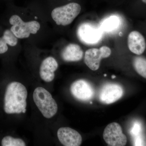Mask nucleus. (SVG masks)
<instances>
[{
	"label": "nucleus",
	"mask_w": 146,
	"mask_h": 146,
	"mask_svg": "<svg viewBox=\"0 0 146 146\" xmlns=\"http://www.w3.org/2000/svg\"><path fill=\"white\" fill-rule=\"evenodd\" d=\"M27 88L21 82L13 81L7 84L3 98V110L6 114L12 115L26 112Z\"/></svg>",
	"instance_id": "nucleus-1"
},
{
	"label": "nucleus",
	"mask_w": 146,
	"mask_h": 146,
	"mask_svg": "<svg viewBox=\"0 0 146 146\" xmlns=\"http://www.w3.org/2000/svg\"><path fill=\"white\" fill-rule=\"evenodd\" d=\"M33 99L36 106L44 117L50 119L57 113L58 105L51 94L42 87L35 89Z\"/></svg>",
	"instance_id": "nucleus-2"
},
{
	"label": "nucleus",
	"mask_w": 146,
	"mask_h": 146,
	"mask_svg": "<svg viewBox=\"0 0 146 146\" xmlns=\"http://www.w3.org/2000/svg\"><path fill=\"white\" fill-rule=\"evenodd\" d=\"M81 10V6L78 3H70L54 9L52 11V18L58 25L65 26L72 23Z\"/></svg>",
	"instance_id": "nucleus-3"
},
{
	"label": "nucleus",
	"mask_w": 146,
	"mask_h": 146,
	"mask_svg": "<svg viewBox=\"0 0 146 146\" xmlns=\"http://www.w3.org/2000/svg\"><path fill=\"white\" fill-rule=\"evenodd\" d=\"M10 29L18 39L27 38L31 34H35L40 28V25L36 21L24 22L20 16L13 15L10 17Z\"/></svg>",
	"instance_id": "nucleus-4"
},
{
	"label": "nucleus",
	"mask_w": 146,
	"mask_h": 146,
	"mask_svg": "<svg viewBox=\"0 0 146 146\" xmlns=\"http://www.w3.org/2000/svg\"><path fill=\"white\" fill-rule=\"evenodd\" d=\"M78 39L83 44L87 45L96 44L100 41L102 33L99 27L90 23H84L77 30Z\"/></svg>",
	"instance_id": "nucleus-5"
},
{
	"label": "nucleus",
	"mask_w": 146,
	"mask_h": 146,
	"mask_svg": "<svg viewBox=\"0 0 146 146\" xmlns=\"http://www.w3.org/2000/svg\"><path fill=\"white\" fill-rule=\"evenodd\" d=\"M103 136L106 143L109 146H125L127 142L126 136L123 133L121 125L117 123L108 124L105 129Z\"/></svg>",
	"instance_id": "nucleus-6"
},
{
	"label": "nucleus",
	"mask_w": 146,
	"mask_h": 146,
	"mask_svg": "<svg viewBox=\"0 0 146 146\" xmlns=\"http://www.w3.org/2000/svg\"><path fill=\"white\" fill-rule=\"evenodd\" d=\"M111 53L110 49L106 46H102L99 49H89L85 53L84 62L89 69L96 71L99 68L102 59L109 57Z\"/></svg>",
	"instance_id": "nucleus-7"
},
{
	"label": "nucleus",
	"mask_w": 146,
	"mask_h": 146,
	"mask_svg": "<svg viewBox=\"0 0 146 146\" xmlns=\"http://www.w3.org/2000/svg\"><path fill=\"white\" fill-rule=\"evenodd\" d=\"M71 94L80 101H88L94 97L95 91L93 86L86 80H79L73 82L70 87Z\"/></svg>",
	"instance_id": "nucleus-8"
},
{
	"label": "nucleus",
	"mask_w": 146,
	"mask_h": 146,
	"mask_svg": "<svg viewBox=\"0 0 146 146\" xmlns=\"http://www.w3.org/2000/svg\"><path fill=\"white\" fill-rule=\"evenodd\" d=\"M123 89L117 84L108 83L103 86L100 92L99 99L104 104L115 103L123 96Z\"/></svg>",
	"instance_id": "nucleus-9"
},
{
	"label": "nucleus",
	"mask_w": 146,
	"mask_h": 146,
	"mask_svg": "<svg viewBox=\"0 0 146 146\" xmlns=\"http://www.w3.org/2000/svg\"><path fill=\"white\" fill-rule=\"evenodd\" d=\"M57 136L60 143L65 146H79L82 142L80 133L70 127H60L58 130Z\"/></svg>",
	"instance_id": "nucleus-10"
},
{
	"label": "nucleus",
	"mask_w": 146,
	"mask_h": 146,
	"mask_svg": "<svg viewBox=\"0 0 146 146\" xmlns=\"http://www.w3.org/2000/svg\"><path fill=\"white\" fill-rule=\"evenodd\" d=\"M58 63L54 58L49 56L42 61L39 69V75L42 80L51 82L55 77L54 72L58 68Z\"/></svg>",
	"instance_id": "nucleus-11"
},
{
	"label": "nucleus",
	"mask_w": 146,
	"mask_h": 146,
	"mask_svg": "<svg viewBox=\"0 0 146 146\" xmlns=\"http://www.w3.org/2000/svg\"><path fill=\"white\" fill-rule=\"evenodd\" d=\"M127 43L131 51L138 55L142 54L145 50V40L144 36L139 32H131L128 36Z\"/></svg>",
	"instance_id": "nucleus-12"
},
{
	"label": "nucleus",
	"mask_w": 146,
	"mask_h": 146,
	"mask_svg": "<svg viewBox=\"0 0 146 146\" xmlns=\"http://www.w3.org/2000/svg\"><path fill=\"white\" fill-rule=\"evenodd\" d=\"M83 54V50L80 46L70 44L63 49L61 52V57L67 62H76L82 59Z\"/></svg>",
	"instance_id": "nucleus-13"
},
{
	"label": "nucleus",
	"mask_w": 146,
	"mask_h": 146,
	"mask_svg": "<svg viewBox=\"0 0 146 146\" xmlns=\"http://www.w3.org/2000/svg\"><path fill=\"white\" fill-rule=\"evenodd\" d=\"M133 68L138 74L146 79V58L143 56H136L133 58Z\"/></svg>",
	"instance_id": "nucleus-14"
},
{
	"label": "nucleus",
	"mask_w": 146,
	"mask_h": 146,
	"mask_svg": "<svg viewBox=\"0 0 146 146\" xmlns=\"http://www.w3.org/2000/svg\"><path fill=\"white\" fill-rule=\"evenodd\" d=\"M2 146H25V143L23 140L18 138H15L10 136L4 137L1 141Z\"/></svg>",
	"instance_id": "nucleus-15"
},
{
	"label": "nucleus",
	"mask_w": 146,
	"mask_h": 146,
	"mask_svg": "<svg viewBox=\"0 0 146 146\" xmlns=\"http://www.w3.org/2000/svg\"><path fill=\"white\" fill-rule=\"evenodd\" d=\"M3 37L5 39L7 45L10 46H15L18 42V38L10 29H6L3 33Z\"/></svg>",
	"instance_id": "nucleus-16"
},
{
	"label": "nucleus",
	"mask_w": 146,
	"mask_h": 146,
	"mask_svg": "<svg viewBox=\"0 0 146 146\" xmlns=\"http://www.w3.org/2000/svg\"><path fill=\"white\" fill-rule=\"evenodd\" d=\"M119 20L117 17H111L108 18L102 24V27L105 30H110L115 28L118 25Z\"/></svg>",
	"instance_id": "nucleus-17"
},
{
	"label": "nucleus",
	"mask_w": 146,
	"mask_h": 146,
	"mask_svg": "<svg viewBox=\"0 0 146 146\" xmlns=\"http://www.w3.org/2000/svg\"><path fill=\"white\" fill-rule=\"evenodd\" d=\"M8 50V45L5 39L2 36L0 37V54L5 53Z\"/></svg>",
	"instance_id": "nucleus-18"
},
{
	"label": "nucleus",
	"mask_w": 146,
	"mask_h": 146,
	"mask_svg": "<svg viewBox=\"0 0 146 146\" xmlns=\"http://www.w3.org/2000/svg\"><path fill=\"white\" fill-rule=\"evenodd\" d=\"M142 1L143 2L145 3H146V0H142Z\"/></svg>",
	"instance_id": "nucleus-19"
}]
</instances>
